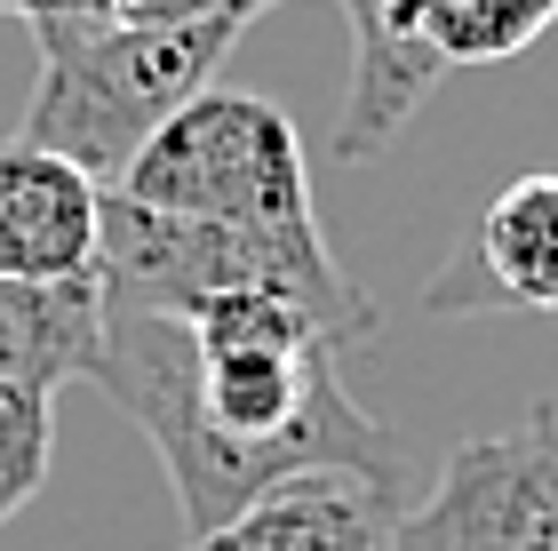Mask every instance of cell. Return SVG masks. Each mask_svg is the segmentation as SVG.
<instances>
[{
    "mask_svg": "<svg viewBox=\"0 0 558 551\" xmlns=\"http://www.w3.org/2000/svg\"><path fill=\"white\" fill-rule=\"evenodd\" d=\"M343 344L279 288H223L184 312H105L88 384L160 456L184 543L295 471L408 488L415 456L336 375Z\"/></svg>",
    "mask_w": 558,
    "mask_h": 551,
    "instance_id": "1",
    "label": "cell"
},
{
    "mask_svg": "<svg viewBox=\"0 0 558 551\" xmlns=\"http://www.w3.org/2000/svg\"><path fill=\"white\" fill-rule=\"evenodd\" d=\"M40 48V81L24 105V144H48L96 184H120L129 160L208 88V72L247 33V9H160V16H81L33 9L16 16Z\"/></svg>",
    "mask_w": 558,
    "mask_h": 551,
    "instance_id": "2",
    "label": "cell"
},
{
    "mask_svg": "<svg viewBox=\"0 0 558 551\" xmlns=\"http://www.w3.org/2000/svg\"><path fill=\"white\" fill-rule=\"evenodd\" d=\"M88 280L105 312H184L223 288H279L336 344L375 336V304L336 264L327 232H256V224H216V216H168L120 192H105V240H96Z\"/></svg>",
    "mask_w": 558,
    "mask_h": 551,
    "instance_id": "3",
    "label": "cell"
},
{
    "mask_svg": "<svg viewBox=\"0 0 558 551\" xmlns=\"http://www.w3.org/2000/svg\"><path fill=\"white\" fill-rule=\"evenodd\" d=\"M112 192L144 200V208H168V216H216V224H256V232H319L295 120L271 96H247V88H199L129 160V177Z\"/></svg>",
    "mask_w": 558,
    "mask_h": 551,
    "instance_id": "4",
    "label": "cell"
},
{
    "mask_svg": "<svg viewBox=\"0 0 558 551\" xmlns=\"http://www.w3.org/2000/svg\"><path fill=\"white\" fill-rule=\"evenodd\" d=\"M399 551H558V408L535 399L511 432H478L439 464Z\"/></svg>",
    "mask_w": 558,
    "mask_h": 551,
    "instance_id": "5",
    "label": "cell"
},
{
    "mask_svg": "<svg viewBox=\"0 0 558 551\" xmlns=\"http://www.w3.org/2000/svg\"><path fill=\"white\" fill-rule=\"evenodd\" d=\"M105 240V184L48 144H0V280H88Z\"/></svg>",
    "mask_w": 558,
    "mask_h": 551,
    "instance_id": "6",
    "label": "cell"
},
{
    "mask_svg": "<svg viewBox=\"0 0 558 551\" xmlns=\"http://www.w3.org/2000/svg\"><path fill=\"white\" fill-rule=\"evenodd\" d=\"M430 312H550L558 320V177H519L487 200L463 256L423 296Z\"/></svg>",
    "mask_w": 558,
    "mask_h": 551,
    "instance_id": "7",
    "label": "cell"
},
{
    "mask_svg": "<svg viewBox=\"0 0 558 551\" xmlns=\"http://www.w3.org/2000/svg\"><path fill=\"white\" fill-rule=\"evenodd\" d=\"M184 551H399V488L360 471H295Z\"/></svg>",
    "mask_w": 558,
    "mask_h": 551,
    "instance_id": "8",
    "label": "cell"
},
{
    "mask_svg": "<svg viewBox=\"0 0 558 551\" xmlns=\"http://www.w3.org/2000/svg\"><path fill=\"white\" fill-rule=\"evenodd\" d=\"M351 16V105L336 120V160H367L399 136L430 81H439V48L423 40L415 0H336Z\"/></svg>",
    "mask_w": 558,
    "mask_h": 551,
    "instance_id": "9",
    "label": "cell"
},
{
    "mask_svg": "<svg viewBox=\"0 0 558 551\" xmlns=\"http://www.w3.org/2000/svg\"><path fill=\"white\" fill-rule=\"evenodd\" d=\"M96 344H105V304H96V280H0V384H40L57 392L96 368Z\"/></svg>",
    "mask_w": 558,
    "mask_h": 551,
    "instance_id": "10",
    "label": "cell"
},
{
    "mask_svg": "<svg viewBox=\"0 0 558 551\" xmlns=\"http://www.w3.org/2000/svg\"><path fill=\"white\" fill-rule=\"evenodd\" d=\"M423 16V40L439 48V64H495V57H519L526 40L558 24V0H415Z\"/></svg>",
    "mask_w": 558,
    "mask_h": 551,
    "instance_id": "11",
    "label": "cell"
},
{
    "mask_svg": "<svg viewBox=\"0 0 558 551\" xmlns=\"http://www.w3.org/2000/svg\"><path fill=\"white\" fill-rule=\"evenodd\" d=\"M48 456H57V392L0 384V528L40 495Z\"/></svg>",
    "mask_w": 558,
    "mask_h": 551,
    "instance_id": "12",
    "label": "cell"
},
{
    "mask_svg": "<svg viewBox=\"0 0 558 551\" xmlns=\"http://www.w3.org/2000/svg\"><path fill=\"white\" fill-rule=\"evenodd\" d=\"M192 9H247V16H264L271 0H192Z\"/></svg>",
    "mask_w": 558,
    "mask_h": 551,
    "instance_id": "13",
    "label": "cell"
}]
</instances>
